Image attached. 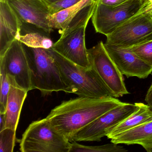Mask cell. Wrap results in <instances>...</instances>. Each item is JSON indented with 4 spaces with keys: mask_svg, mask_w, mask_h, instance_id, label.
<instances>
[{
    "mask_svg": "<svg viewBox=\"0 0 152 152\" xmlns=\"http://www.w3.org/2000/svg\"><path fill=\"white\" fill-rule=\"evenodd\" d=\"M124 102L113 96H80L62 102L46 119L70 141L73 135L98 117Z\"/></svg>",
    "mask_w": 152,
    "mask_h": 152,
    "instance_id": "1",
    "label": "cell"
},
{
    "mask_svg": "<svg viewBox=\"0 0 152 152\" xmlns=\"http://www.w3.org/2000/svg\"><path fill=\"white\" fill-rule=\"evenodd\" d=\"M48 50L58 66L62 79L70 88V93L93 98L114 97L93 67L83 68L69 61L52 48Z\"/></svg>",
    "mask_w": 152,
    "mask_h": 152,
    "instance_id": "2",
    "label": "cell"
},
{
    "mask_svg": "<svg viewBox=\"0 0 152 152\" xmlns=\"http://www.w3.org/2000/svg\"><path fill=\"white\" fill-rule=\"evenodd\" d=\"M24 46L30 67L32 89L39 90L43 95L59 91L70 93L58 66L48 49Z\"/></svg>",
    "mask_w": 152,
    "mask_h": 152,
    "instance_id": "3",
    "label": "cell"
},
{
    "mask_svg": "<svg viewBox=\"0 0 152 152\" xmlns=\"http://www.w3.org/2000/svg\"><path fill=\"white\" fill-rule=\"evenodd\" d=\"M72 143L46 118L33 122L20 141L22 152H70Z\"/></svg>",
    "mask_w": 152,
    "mask_h": 152,
    "instance_id": "4",
    "label": "cell"
},
{
    "mask_svg": "<svg viewBox=\"0 0 152 152\" xmlns=\"http://www.w3.org/2000/svg\"><path fill=\"white\" fill-rule=\"evenodd\" d=\"M139 103H123L103 114L75 133L70 141H100L112 130L137 111Z\"/></svg>",
    "mask_w": 152,
    "mask_h": 152,
    "instance_id": "5",
    "label": "cell"
},
{
    "mask_svg": "<svg viewBox=\"0 0 152 152\" xmlns=\"http://www.w3.org/2000/svg\"><path fill=\"white\" fill-rule=\"evenodd\" d=\"M144 1L128 0L115 6H107L97 2L91 18L95 31L106 36L111 34L137 14Z\"/></svg>",
    "mask_w": 152,
    "mask_h": 152,
    "instance_id": "6",
    "label": "cell"
},
{
    "mask_svg": "<svg viewBox=\"0 0 152 152\" xmlns=\"http://www.w3.org/2000/svg\"><path fill=\"white\" fill-rule=\"evenodd\" d=\"M106 42L130 48L152 40V19L148 15H136L106 36Z\"/></svg>",
    "mask_w": 152,
    "mask_h": 152,
    "instance_id": "7",
    "label": "cell"
},
{
    "mask_svg": "<svg viewBox=\"0 0 152 152\" xmlns=\"http://www.w3.org/2000/svg\"><path fill=\"white\" fill-rule=\"evenodd\" d=\"M91 65L114 97L129 94L124 83L123 75L107 52L103 42L88 49Z\"/></svg>",
    "mask_w": 152,
    "mask_h": 152,
    "instance_id": "8",
    "label": "cell"
},
{
    "mask_svg": "<svg viewBox=\"0 0 152 152\" xmlns=\"http://www.w3.org/2000/svg\"><path fill=\"white\" fill-rule=\"evenodd\" d=\"M97 4L96 0H82L74 6L48 17L50 27L59 30L60 36L88 25Z\"/></svg>",
    "mask_w": 152,
    "mask_h": 152,
    "instance_id": "9",
    "label": "cell"
},
{
    "mask_svg": "<svg viewBox=\"0 0 152 152\" xmlns=\"http://www.w3.org/2000/svg\"><path fill=\"white\" fill-rule=\"evenodd\" d=\"M0 67L19 87L28 92L32 90L27 55L24 44L19 41L15 40L5 55L0 57Z\"/></svg>",
    "mask_w": 152,
    "mask_h": 152,
    "instance_id": "10",
    "label": "cell"
},
{
    "mask_svg": "<svg viewBox=\"0 0 152 152\" xmlns=\"http://www.w3.org/2000/svg\"><path fill=\"white\" fill-rule=\"evenodd\" d=\"M87 26H82L60 36L52 48L74 64L86 69L92 67L85 44Z\"/></svg>",
    "mask_w": 152,
    "mask_h": 152,
    "instance_id": "11",
    "label": "cell"
},
{
    "mask_svg": "<svg viewBox=\"0 0 152 152\" xmlns=\"http://www.w3.org/2000/svg\"><path fill=\"white\" fill-rule=\"evenodd\" d=\"M108 55L120 72L128 78L137 77L145 79L151 74L152 67L140 58L128 48L109 43H104Z\"/></svg>",
    "mask_w": 152,
    "mask_h": 152,
    "instance_id": "12",
    "label": "cell"
},
{
    "mask_svg": "<svg viewBox=\"0 0 152 152\" xmlns=\"http://www.w3.org/2000/svg\"><path fill=\"white\" fill-rule=\"evenodd\" d=\"M22 23L31 24L50 34L53 29L49 25L50 15L49 5L44 0H7Z\"/></svg>",
    "mask_w": 152,
    "mask_h": 152,
    "instance_id": "13",
    "label": "cell"
},
{
    "mask_svg": "<svg viewBox=\"0 0 152 152\" xmlns=\"http://www.w3.org/2000/svg\"><path fill=\"white\" fill-rule=\"evenodd\" d=\"M21 26V21L7 0H0V57L15 40Z\"/></svg>",
    "mask_w": 152,
    "mask_h": 152,
    "instance_id": "14",
    "label": "cell"
},
{
    "mask_svg": "<svg viewBox=\"0 0 152 152\" xmlns=\"http://www.w3.org/2000/svg\"><path fill=\"white\" fill-rule=\"evenodd\" d=\"M110 139L114 144L140 145L148 152H152V121L117 134Z\"/></svg>",
    "mask_w": 152,
    "mask_h": 152,
    "instance_id": "15",
    "label": "cell"
},
{
    "mask_svg": "<svg viewBox=\"0 0 152 152\" xmlns=\"http://www.w3.org/2000/svg\"><path fill=\"white\" fill-rule=\"evenodd\" d=\"M28 91L19 87L15 82L11 83V87L6 106L5 128L16 131L20 114Z\"/></svg>",
    "mask_w": 152,
    "mask_h": 152,
    "instance_id": "16",
    "label": "cell"
},
{
    "mask_svg": "<svg viewBox=\"0 0 152 152\" xmlns=\"http://www.w3.org/2000/svg\"><path fill=\"white\" fill-rule=\"evenodd\" d=\"M16 40L30 48L45 49L51 48L54 44L50 34L34 25L22 22Z\"/></svg>",
    "mask_w": 152,
    "mask_h": 152,
    "instance_id": "17",
    "label": "cell"
},
{
    "mask_svg": "<svg viewBox=\"0 0 152 152\" xmlns=\"http://www.w3.org/2000/svg\"><path fill=\"white\" fill-rule=\"evenodd\" d=\"M152 121V110L148 104L139 103L137 111L115 126L107 136L108 139L139 126L145 123Z\"/></svg>",
    "mask_w": 152,
    "mask_h": 152,
    "instance_id": "18",
    "label": "cell"
},
{
    "mask_svg": "<svg viewBox=\"0 0 152 152\" xmlns=\"http://www.w3.org/2000/svg\"><path fill=\"white\" fill-rule=\"evenodd\" d=\"M107 144L99 146H86L73 141L70 152H126L127 149L118 144Z\"/></svg>",
    "mask_w": 152,
    "mask_h": 152,
    "instance_id": "19",
    "label": "cell"
},
{
    "mask_svg": "<svg viewBox=\"0 0 152 152\" xmlns=\"http://www.w3.org/2000/svg\"><path fill=\"white\" fill-rule=\"evenodd\" d=\"M16 140V130L6 128L0 131V152H13Z\"/></svg>",
    "mask_w": 152,
    "mask_h": 152,
    "instance_id": "20",
    "label": "cell"
},
{
    "mask_svg": "<svg viewBox=\"0 0 152 152\" xmlns=\"http://www.w3.org/2000/svg\"><path fill=\"white\" fill-rule=\"evenodd\" d=\"M1 68V98H0V113H5L7 100L11 87V83L8 75L4 69Z\"/></svg>",
    "mask_w": 152,
    "mask_h": 152,
    "instance_id": "21",
    "label": "cell"
},
{
    "mask_svg": "<svg viewBox=\"0 0 152 152\" xmlns=\"http://www.w3.org/2000/svg\"><path fill=\"white\" fill-rule=\"evenodd\" d=\"M127 48L152 67V40L143 44Z\"/></svg>",
    "mask_w": 152,
    "mask_h": 152,
    "instance_id": "22",
    "label": "cell"
},
{
    "mask_svg": "<svg viewBox=\"0 0 152 152\" xmlns=\"http://www.w3.org/2000/svg\"><path fill=\"white\" fill-rule=\"evenodd\" d=\"M82 0H59L56 1L49 5L50 15L67 9L79 3Z\"/></svg>",
    "mask_w": 152,
    "mask_h": 152,
    "instance_id": "23",
    "label": "cell"
},
{
    "mask_svg": "<svg viewBox=\"0 0 152 152\" xmlns=\"http://www.w3.org/2000/svg\"><path fill=\"white\" fill-rule=\"evenodd\" d=\"M152 10V3H149L147 0H144L143 6L137 15H146Z\"/></svg>",
    "mask_w": 152,
    "mask_h": 152,
    "instance_id": "24",
    "label": "cell"
},
{
    "mask_svg": "<svg viewBox=\"0 0 152 152\" xmlns=\"http://www.w3.org/2000/svg\"><path fill=\"white\" fill-rule=\"evenodd\" d=\"M97 2L109 6L120 5L128 0H96Z\"/></svg>",
    "mask_w": 152,
    "mask_h": 152,
    "instance_id": "25",
    "label": "cell"
},
{
    "mask_svg": "<svg viewBox=\"0 0 152 152\" xmlns=\"http://www.w3.org/2000/svg\"><path fill=\"white\" fill-rule=\"evenodd\" d=\"M145 101L150 107H152V83L145 98Z\"/></svg>",
    "mask_w": 152,
    "mask_h": 152,
    "instance_id": "26",
    "label": "cell"
},
{
    "mask_svg": "<svg viewBox=\"0 0 152 152\" xmlns=\"http://www.w3.org/2000/svg\"><path fill=\"white\" fill-rule=\"evenodd\" d=\"M6 119L5 113H0V131L5 129Z\"/></svg>",
    "mask_w": 152,
    "mask_h": 152,
    "instance_id": "27",
    "label": "cell"
},
{
    "mask_svg": "<svg viewBox=\"0 0 152 152\" xmlns=\"http://www.w3.org/2000/svg\"><path fill=\"white\" fill-rule=\"evenodd\" d=\"M44 1L47 4L50 5L52 4V3H54V2H56V1H58L59 0H44Z\"/></svg>",
    "mask_w": 152,
    "mask_h": 152,
    "instance_id": "28",
    "label": "cell"
},
{
    "mask_svg": "<svg viewBox=\"0 0 152 152\" xmlns=\"http://www.w3.org/2000/svg\"><path fill=\"white\" fill-rule=\"evenodd\" d=\"M146 15H148L149 17H150V18L152 19V10L150 11V12H148V14H146Z\"/></svg>",
    "mask_w": 152,
    "mask_h": 152,
    "instance_id": "29",
    "label": "cell"
},
{
    "mask_svg": "<svg viewBox=\"0 0 152 152\" xmlns=\"http://www.w3.org/2000/svg\"><path fill=\"white\" fill-rule=\"evenodd\" d=\"M147 1L149 3H152V0H147Z\"/></svg>",
    "mask_w": 152,
    "mask_h": 152,
    "instance_id": "30",
    "label": "cell"
},
{
    "mask_svg": "<svg viewBox=\"0 0 152 152\" xmlns=\"http://www.w3.org/2000/svg\"><path fill=\"white\" fill-rule=\"evenodd\" d=\"M151 107V110H152V107Z\"/></svg>",
    "mask_w": 152,
    "mask_h": 152,
    "instance_id": "31",
    "label": "cell"
}]
</instances>
